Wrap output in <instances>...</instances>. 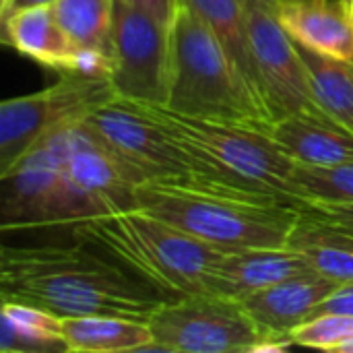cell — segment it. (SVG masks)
Masks as SVG:
<instances>
[{
  "mask_svg": "<svg viewBox=\"0 0 353 353\" xmlns=\"http://www.w3.org/2000/svg\"><path fill=\"white\" fill-rule=\"evenodd\" d=\"M2 232L0 300L58 316L114 314L137 321L174 302L83 223ZM180 300V298H178Z\"/></svg>",
  "mask_w": 353,
  "mask_h": 353,
  "instance_id": "6da1fadb",
  "label": "cell"
},
{
  "mask_svg": "<svg viewBox=\"0 0 353 353\" xmlns=\"http://www.w3.org/2000/svg\"><path fill=\"white\" fill-rule=\"evenodd\" d=\"M132 209L159 217L225 252L288 246L302 215L300 205L275 194L174 180L143 182L134 192Z\"/></svg>",
  "mask_w": 353,
  "mask_h": 353,
  "instance_id": "7a4b0ae2",
  "label": "cell"
},
{
  "mask_svg": "<svg viewBox=\"0 0 353 353\" xmlns=\"http://www.w3.org/2000/svg\"><path fill=\"white\" fill-rule=\"evenodd\" d=\"M165 108L211 120L271 130L273 118L228 54L215 31L178 2L170 25V81Z\"/></svg>",
  "mask_w": 353,
  "mask_h": 353,
  "instance_id": "3957f363",
  "label": "cell"
},
{
  "mask_svg": "<svg viewBox=\"0 0 353 353\" xmlns=\"http://www.w3.org/2000/svg\"><path fill=\"white\" fill-rule=\"evenodd\" d=\"M81 223L174 300L209 294V275L225 252L141 209Z\"/></svg>",
  "mask_w": 353,
  "mask_h": 353,
  "instance_id": "277c9868",
  "label": "cell"
},
{
  "mask_svg": "<svg viewBox=\"0 0 353 353\" xmlns=\"http://www.w3.org/2000/svg\"><path fill=\"white\" fill-rule=\"evenodd\" d=\"M139 105L174 139L207 157L240 186L275 194L302 207L304 201L294 182L296 161L269 130L225 120L186 116L155 103Z\"/></svg>",
  "mask_w": 353,
  "mask_h": 353,
  "instance_id": "5b68a950",
  "label": "cell"
},
{
  "mask_svg": "<svg viewBox=\"0 0 353 353\" xmlns=\"http://www.w3.org/2000/svg\"><path fill=\"white\" fill-rule=\"evenodd\" d=\"M74 122L46 134L0 174L2 232L70 225L97 217L95 209L72 186L66 170Z\"/></svg>",
  "mask_w": 353,
  "mask_h": 353,
  "instance_id": "8992f818",
  "label": "cell"
},
{
  "mask_svg": "<svg viewBox=\"0 0 353 353\" xmlns=\"http://www.w3.org/2000/svg\"><path fill=\"white\" fill-rule=\"evenodd\" d=\"M81 120L112 151L137 168L147 182L174 180L199 186L256 192L240 186L207 157L194 153L188 145L174 139L139 103L114 97L87 112Z\"/></svg>",
  "mask_w": 353,
  "mask_h": 353,
  "instance_id": "52a82bcc",
  "label": "cell"
},
{
  "mask_svg": "<svg viewBox=\"0 0 353 353\" xmlns=\"http://www.w3.org/2000/svg\"><path fill=\"white\" fill-rule=\"evenodd\" d=\"M153 343L147 352L252 353L263 331L242 302L196 294L161 304L151 316Z\"/></svg>",
  "mask_w": 353,
  "mask_h": 353,
  "instance_id": "ba28073f",
  "label": "cell"
},
{
  "mask_svg": "<svg viewBox=\"0 0 353 353\" xmlns=\"http://www.w3.org/2000/svg\"><path fill=\"white\" fill-rule=\"evenodd\" d=\"M108 79L58 74L50 87L0 103V174L58 126L114 99Z\"/></svg>",
  "mask_w": 353,
  "mask_h": 353,
  "instance_id": "9c48e42d",
  "label": "cell"
},
{
  "mask_svg": "<svg viewBox=\"0 0 353 353\" xmlns=\"http://www.w3.org/2000/svg\"><path fill=\"white\" fill-rule=\"evenodd\" d=\"M110 85L118 99L165 105L170 81V25L116 0Z\"/></svg>",
  "mask_w": 353,
  "mask_h": 353,
  "instance_id": "30bf717a",
  "label": "cell"
},
{
  "mask_svg": "<svg viewBox=\"0 0 353 353\" xmlns=\"http://www.w3.org/2000/svg\"><path fill=\"white\" fill-rule=\"evenodd\" d=\"M248 37L261 97L273 124L288 116L331 120L316 103L306 62L273 10H248Z\"/></svg>",
  "mask_w": 353,
  "mask_h": 353,
  "instance_id": "8fae6325",
  "label": "cell"
},
{
  "mask_svg": "<svg viewBox=\"0 0 353 353\" xmlns=\"http://www.w3.org/2000/svg\"><path fill=\"white\" fill-rule=\"evenodd\" d=\"M66 170L72 186L95 209L97 217L130 211L137 188L147 178L112 151L83 120L74 122Z\"/></svg>",
  "mask_w": 353,
  "mask_h": 353,
  "instance_id": "7c38bea8",
  "label": "cell"
},
{
  "mask_svg": "<svg viewBox=\"0 0 353 353\" xmlns=\"http://www.w3.org/2000/svg\"><path fill=\"white\" fill-rule=\"evenodd\" d=\"M339 288L337 281L310 269L248 296L242 306L263 335H290Z\"/></svg>",
  "mask_w": 353,
  "mask_h": 353,
  "instance_id": "4fadbf2b",
  "label": "cell"
},
{
  "mask_svg": "<svg viewBox=\"0 0 353 353\" xmlns=\"http://www.w3.org/2000/svg\"><path fill=\"white\" fill-rule=\"evenodd\" d=\"M310 269L308 261L290 246L228 250L209 275V294L242 302L269 285Z\"/></svg>",
  "mask_w": 353,
  "mask_h": 353,
  "instance_id": "5bb4252c",
  "label": "cell"
},
{
  "mask_svg": "<svg viewBox=\"0 0 353 353\" xmlns=\"http://www.w3.org/2000/svg\"><path fill=\"white\" fill-rule=\"evenodd\" d=\"M275 14L296 43L323 56L353 62L350 0H277Z\"/></svg>",
  "mask_w": 353,
  "mask_h": 353,
  "instance_id": "9a60e30c",
  "label": "cell"
},
{
  "mask_svg": "<svg viewBox=\"0 0 353 353\" xmlns=\"http://www.w3.org/2000/svg\"><path fill=\"white\" fill-rule=\"evenodd\" d=\"M0 39L33 62L70 74L79 46L64 33L52 6H35L0 19Z\"/></svg>",
  "mask_w": 353,
  "mask_h": 353,
  "instance_id": "2e32d148",
  "label": "cell"
},
{
  "mask_svg": "<svg viewBox=\"0 0 353 353\" xmlns=\"http://www.w3.org/2000/svg\"><path fill=\"white\" fill-rule=\"evenodd\" d=\"M271 137L304 165H335L353 161V132L327 118L288 116L271 126Z\"/></svg>",
  "mask_w": 353,
  "mask_h": 353,
  "instance_id": "e0dca14e",
  "label": "cell"
},
{
  "mask_svg": "<svg viewBox=\"0 0 353 353\" xmlns=\"http://www.w3.org/2000/svg\"><path fill=\"white\" fill-rule=\"evenodd\" d=\"M302 209V207H300ZM288 246L300 252L308 265L339 285L353 283V234L302 209Z\"/></svg>",
  "mask_w": 353,
  "mask_h": 353,
  "instance_id": "ac0fdd59",
  "label": "cell"
},
{
  "mask_svg": "<svg viewBox=\"0 0 353 353\" xmlns=\"http://www.w3.org/2000/svg\"><path fill=\"white\" fill-rule=\"evenodd\" d=\"M62 337L68 353L147 352L153 343L147 321L114 314L62 316Z\"/></svg>",
  "mask_w": 353,
  "mask_h": 353,
  "instance_id": "d6986e66",
  "label": "cell"
},
{
  "mask_svg": "<svg viewBox=\"0 0 353 353\" xmlns=\"http://www.w3.org/2000/svg\"><path fill=\"white\" fill-rule=\"evenodd\" d=\"M180 2L190 6L215 31V35L221 39L232 60L238 64V68L250 83L252 91L263 101L261 89H259L256 66H254L252 50H250L246 8L242 6V2L240 0H180Z\"/></svg>",
  "mask_w": 353,
  "mask_h": 353,
  "instance_id": "ffe728a7",
  "label": "cell"
},
{
  "mask_svg": "<svg viewBox=\"0 0 353 353\" xmlns=\"http://www.w3.org/2000/svg\"><path fill=\"white\" fill-rule=\"evenodd\" d=\"M319 108L339 126L353 132V62L323 56L300 46Z\"/></svg>",
  "mask_w": 353,
  "mask_h": 353,
  "instance_id": "44dd1931",
  "label": "cell"
},
{
  "mask_svg": "<svg viewBox=\"0 0 353 353\" xmlns=\"http://www.w3.org/2000/svg\"><path fill=\"white\" fill-rule=\"evenodd\" d=\"M114 4L116 0H56L52 10L77 46L112 56Z\"/></svg>",
  "mask_w": 353,
  "mask_h": 353,
  "instance_id": "7402d4cb",
  "label": "cell"
},
{
  "mask_svg": "<svg viewBox=\"0 0 353 353\" xmlns=\"http://www.w3.org/2000/svg\"><path fill=\"white\" fill-rule=\"evenodd\" d=\"M294 182L304 203L353 205V161L335 165L296 163Z\"/></svg>",
  "mask_w": 353,
  "mask_h": 353,
  "instance_id": "603a6c76",
  "label": "cell"
},
{
  "mask_svg": "<svg viewBox=\"0 0 353 353\" xmlns=\"http://www.w3.org/2000/svg\"><path fill=\"white\" fill-rule=\"evenodd\" d=\"M8 319L21 333L35 339L46 353H66L68 345L62 337V316L43 310L39 306L2 300V314Z\"/></svg>",
  "mask_w": 353,
  "mask_h": 353,
  "instance_id": "cb8c5ba5",
  "label": "cell"
},
{
  "mask_svg": "<svg viewBox=\"0 0 353 353\" xmlns=\"http://www.w3.org/2000/svg\"><path fill=\"white\" fill-rule=\"evenodd\" d=\"M294 345L312 347L323 352H337L347 339L353 337V316L323 312L314 314L290 333Z\"/></svg>",
  "mask_w": 353,
  "mask_h": 353,
  "instance_id": "d4e9b609",
  "label": "cell"
},
{
  "mask_svg": "<svg viewBox=\"0 0 353 353\" xmlns=\"http://www.w3.org/2000/svg\"><path fill=\"white\" fill-rule=\"evenodd\" d=\"M302 209L310 211L312 215L339 225L353 234V205H335V203H304Z\"/></svg>",
  "mask_w": 353,
  "mask_h": 353,
  "instance_id": "484cf974",
  "label": "cell"
},
{
  "mask_svg": "<svg viewBox=\"0 0 353 353\" xmlns=\"http://www.w3.org/2000/svg\"><path fill=\"white\" fill-rule=\"evenodd\" d=\"M151 17H155L157 21L165 23V25H172V19L176 14V8H178V2L180 0H122Z\"/></svg>",
  "mask_w": 353,
  "mask_h": 353,
  "instance_id": "4316f807",
  "label": "cell"
},
{
  "mask_svg": "<svg viewBox=\"0 0 353 353\" xmlns=\"http://www.w3.org/2000/svg\"><path fill=\"white\" fill-rule=\"evenodd\" d=\"M323 312H337V314H347L353 316V283L350 285H341L337 292H333L314 314H323ZM312 314V316H314Z\"/></svg>",
  "mask_w": 353,
  "mask_h": 353,
  "instance_id": "83f0119b",
  "label": "cell"
},
{
  "mask_svg": "<svg viewBox=\"0 0 353 353\" xmlns=\"http://www.w3.org/2000/svg\"><path fill=\"white\" fill-rule=\"evenodd\" d=\"M56 0H0V19H6L19 10L35 6H52Z\"/></svg>",
  "mask_w": 353,
  "mask_h": 353,
  "instance_id": "f1b7e54d",
  "label": "cell"
},
{
  "mask_svg": "<svg viewBox=\"0 0 353 353\" xmlns=\"http://www.w3.org/2000/svg\"><path fill=\"white\" fill-rule=\"evenodd\" d=\"M242 6L248 10H273L275 12V6H277V0H240Z\"/></svg>",
  "mask_w": 353,
  "mask_h": 353,
  "instance_id": "f546056e",
  "label": "cell"
},
{
  "mask_svg": "<svg viewBox=\"0 0 353 353\" xmlns=\"http://www.w3.org/2000/svg\"><path fill=\"white\" fill-rule=\"evenodd\" d=\"M339 353H353V337L352 339H347L343 345H339V350H337Z\"/></svg>",
  "mask_w": 353,
  "mask_h": 353,
  "instance_id": "4dcf8cb0",
  "label": "cell"
},
{
  "mask_svg": "<svg viewBox=\"0 0 353 353\" xmlns=\"http://www.w3.org/2000/svg\"><path fill=\"white\" fill-rule=\"evenodd\" d=\"M350 2H352V10H353V0H350Z\"/></svg>",
  "mask_w": 353,
  "mask_h": 353,
  "instance_id": "1f68e13d",
  "label": "cell"
}]
</instances>
